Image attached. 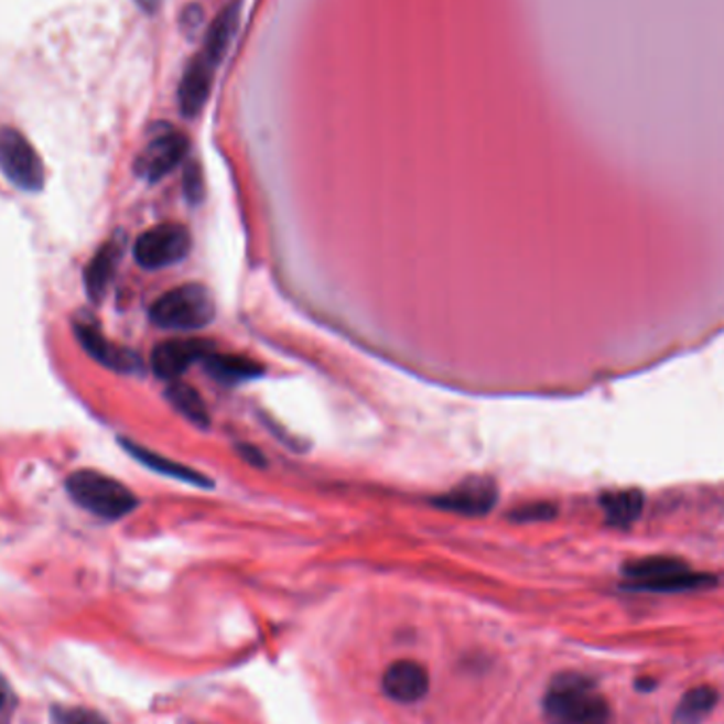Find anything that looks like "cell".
Instances as JSON below:
<instances>
[{
    "label": "cell",
    "instance_id": "7a4b0ae2",
    "mask_svg": "<svg viewBox=\"0 0 724 724\" xmlns=\"http://www.w3.org/2000/svg\"><path fill=\"white\" fill-rule=\"evenodd\" d=\"M623 576L627 581L623 590L638 593H687L716 585L712 574L695 572L682 560L663 555L625 563Z\"/></svg>",
    "mask_w": 724,
    "mask_h": 724
},
{
    "label": "cell",
    "instance_id": "d6986e66",
    "mask_svg": "<svg viewBox=\"0 0 724 724\" xmlns=\"http://www.w3.org/2000/svg\"><path fill=\"white\" fill-rule=\"evenodd\" d=\"M718 703V693L714 687H695L684 693L673 710V724H699Z\"/></svg>",
    "mask_w": 724,
    "mask_h": 724
},
{
    "label": "cell",
    "instance_id": "7402d4cb",
    "mask_svg": "<svg viewBox=\"0 0 724 724\" xmlns=\"http://www.w3.org/2000/svg\"><path fill=\"white\" fill-rule=\"evenodd\" d=\"M185 193L188 202H199L204 197V179L197 163H188L185 170Z\"/></svg>",
    "mask_w": 724,
    "mask_h": 724
},
{
    "label": "cell",
    "instance_id": "277c9868",
    "mask_svg": "<svg viewBox=\"0 0 724 724\" xmlns=\"http://www.w3.org/2000/svg\"><path fill=\"white\" fill-rule=\"evenodd\" d=\"M215 299L202 284H183L161 295L149 310L151 322L165 331H197L215 321Z\"/></svg>",
    "mask_w": 724,
    "mask_h": 724
},
{
    "label": "cell",
    "instance_id": "44dd1931",
    "mask_svg": "<svg viewBox=\"0 0 724 724\" xmlns=\"http://www.w3.org/2000/svg\"><path fill=\"white\" fill-rule=\"evenodd\" d=\"M555 512H558V509L549 503H532V505H523V507L512 510L510 519H515V521H544V519L555 517Z\"/></svg>",
    "mask_w": 724,
    "mask_h": 724
},
{
    "label": "cell",
    "instance_id": "d4e9b609",
    "mask_svg": "<svg viewBox=\"0 0 724 724\" xmlns=\"http://www.w3.org/2000/svg\"><path fill=\"white\" fill-rule=\"evenodd\" d=\"M652 687H655L652 680H640V682H638V689H642V691H648V689H652Z\"/></svg>",
    "mask_w": 724,
    "mask_h": 724
},
{
    "label": "cell",
    "instance_id": "52a82bcc",
    "mask_svg": "<svg viewBox=\"0 0 724 724\" xmlns=\"http://www.w3.org/2000/svg\"><path fill=\"white\" fill-rule=\"evenodd\" d=\"M187 151L188 138L181 132L155 136L136 158V174L149 183H158L187 158Z\"/></svg>",
    "mask_w": 724,
    "mask_h": 724
},
{
    "label": "cell",
    "instance_id": "e0dca14e",
    "mask_svg": "<svg viewBox=\"0 0 724 724\" xmlns=\"http://www.w3.org/2000/svg\"><path fill=\"white\" fill-rule=\"evenodd\" d=\"M606 521L615 528H629L644 509V496L636 489L610 491L599 498Z\"/></svg>",
    "mask_w": 724,
    "mask_h": 724
},
{
    "label": "cell",
    "instance_id": "6da1fadb",
    "mask_svg": "<svg viewBox=\"0 0 724 724\" xmlns=\"http://www.w3.org/2000/svg\"><path fill=\"white\" fill-rule=\"evenodd\" d=\"M544 718L551 724H610V703L590 676L558 673L542 699Z\"/></svg>",
    "mask_w": 724,
    "mask_h": 724
},
{
    "label": "cell",
    "instance_id": "9a60e30c",
    "mask_svg": "<svg viewBox=\"0 0 724 724\" xmlns=\"http://www.w3.org/2000/svg\"><path fill=\"white\" fill-rule=\"evenodd\" d=\"M202 365L208 376L225 386L250 381L263 374V367L259 363H255L246 356H238V354H220L215 349L202 360Z\"/></svg>",
    "mask_w": 724,
    "mask_h": 724
},
{
    "label": "cell",
    "instance_id": "ac0fdd59",
    "mask_svg": "<svg viewBox=\"0 0 724 724\" xmlns=\"http://www.w3.org/2000/svg\"><path fill=\"white\" fill-rule=\"evenodd\" d=\"M165 399L183 418H187L191 424H195L199 429L210 426L208 407H206V402L199 397V392L195 388H191L183 381H172L165 390Z\"/></svg>",
    "mask_w": 724,
    "mask_h": 724
},
{
    "label": "cell",
    "instance_id": "3957f363",
    "mask_svg": "<svg viewBox=\"0 0 724 724\" xmlns=\"http://www.w3.org/2000/svg\"><path fill=\"white\" fill-rule=\"evenodd\" d=\"M66 489L80 509L117 521L138 507V498L130 487L98 471H77L66 479Z\"/></svg>",
    "mask_w": 724,
    "mask_h": 724
},
{
    "label": "cell",
    "instance_id": "603a6c76",
    "mask_svg": "<svg viewBox=\"0 0 724 724\" xmlns=\"http://www.w3.org/2000/svg\"><path fill=\"white\" fill-rule=\"evenodd\" d=\"M15 712V693L9 682L0 676V724L11 723Z\"/></svg>",
    "mask_w": 724,
    "mask_h": 724
},
{
    "label": "cell",
    "instance_id": "30bf717a",
    "mask_svg": "<svg viewBox=\"0 0 724 724\" xmlns=\"http://www.w3.org/2000/svg\"><path fill=\"white\" fill-rule=\"evenodd\" d=\"M213 352L206 339H170L163 342L151 354V369L161 379L176 381L195 363H202Z\"/></svg>",
    "mask_w": 724,
    "mask_h": 724
},
{
    "label": "cell",
    "instance_id": "5bb4252c",
    "mask_svg": "<svg viewBox=\"0 0 724 724\" xmlns=\"http://www.w3.org/2000/svg\"><path fill=\"white\" fill-rule=\"evenodd\" d=\"M238 26H240V0H234L218 11V15L213 20V24L206 32V39H204L202 55L216 68L227 54L236 32H238Z\"/></svg>",
    "mask_w": 724,
    "mask_h": 724
},
{
    "label": "cell",
    "instance_id": "2e32d148",
    "mask_svg": "<svg viewBox=\"0 0 724 724\" xmlns=\"http://www.w3.org/2000/svg\"><path fill=\"white\" fill-rule=\"evenodd\" d=\"M119 443L123 445V450L130 454V456L136 457L140 464H144L147 468L160 473L163 477H172L176 482L191 483V485H199V487H210L213 483L208 482L202 473L188 468L185 464L181 462H174L170 457L160 456L142 445H138L134 441H128V439H119Z\"/></svg>",
    "mask_w": 724,
    "mask_h": 724
},
{
    "label": "cell",
    "instance_id": "8fae6325",
    "mask_svg": "<svg viewBox=\"0 0 724 724\" xmlns=\"http://www.w3.org/2000/svg\"><path fill=\"white\" fill-rule=\"evenodd\" d=\"M381 691L397 703H418L429 695V671L409 659L395 661L381 676Z\"/></svg>",
    "mask_w": 724,
    "mask_h": 724
},
{
    "label": "cell",
    "instance_id": "7c38bea8",
    "mask_svg": "<svg viewBox=\"0 0 724 724\" xmlns=\"http://www.w3.org/2000/svg\"><path fill=\"white\" fill-rule=\"evenodd\" d=\"M216 66L199 54L185 71L179 85V107L185 117H195L210 96Z\"/></svg>",
    "mask_w": 724,
    "mask_h": 724
},
{
    "label": "cell",
    "instance_id": "8992f818",
    "mask_svg": "<svg viewBox=\"0 0 724 724\" xmlns=\"http://www.w3.org/2000/svg\"><path fill=\"white\" fill-rule=\"evenodd\" d=\"M191 250V234L183 225H158L144 231L134 244V259L140 268L163 269L181 263Z\"/></svg>",
    "mask_w": 724,
    "mask_h": 724
},
{
    "label": "cell",
    "instance_id": "ba28073f",
    "mask_svg": "<svg viewBox=\"0 0 724 724\" xmlns=\"http://www.w3.org/2000/svg\"><path fill=\"white\" fill-rule=\"evenodd\" d=\"M75 335L79 339L80 348L85 349L102 367H108L119 374H140L142 371L140 356L132 349L110 344L96 322L89 321V318L75 321Z\"/></svg>",
    "mask_w": 724,
    "mask_h": 724
},
{
    "label": "cell",
    "instance_id": "5b68a950",
    "mask_svg": "<svg viewBox=\"0 0 724 724\" xmlns=\"http://www.w3.org/2000/svg\"><path fill=\"white\" fill-rule=\"evenodd\" d=\"M0 170L11 185L28 193L45 187V165L26 136L15 128H0Z\"/></svg>",
    "mask_w": 724,
    "mask_h": 724
},
{
    "label": "cell",
    "instance_id": "ffe728a7",
    "mask_svg": "<svg viewBox=\"0 0 724 724\" xmlns=\"http://www.w3.org/2000/svg\"><path fill=\"white\" fill-rule=\"evenodd\" d=\"M52 724H107V721L91 712V710H83V707H60L55 710L52 716Z\"/></svg>",
    "mask_w": 724,
    "mask_h": 724
},
{
    "label": "cell",
    "instance_id": "4fadbf2b",
    "mask_svg": "<svg viewBox=\"0 0 724 724\" xmlns=\"http://www.w3.org/2000/svg\"><path fill=\"white\" fill-rule=\"evenodd\" d=\"M123 255V238L115 236L112 240H108L89 261V266L85 268V291L91 301H100L105 293H107L108 284L112 282L115 269L119 266V259Z\"/></svg>",
    "mask_w": 724,
    "mask_h": 724
},
{
    "label": "cell",
    "instance_id": "cb8c5ba5",
    "mask_svg": "<svg viewBox=\"0 0 724 724\" xmlns=\"http://www.w3.org/2000/svg\"><path fill=\"white\" fill-rule=\"evenodd\" d=\"M136 2H138V4L144 9V11H149V13H151V11H155V9H158V4H160V0H136Z\"/></svg>",
    "mask_w": 724,
    "mask_h": 724
},
{
    "label": "cell",
    "instance_id": "9c48e42d",
    "mask_svg": "<svg viewBox=\"0 0 724 724\" xmlns=\"http://www.w3.org/2000/svg\"><path fill=\"white\" fill-rule=\"evenodd\" d=\"M498 500V487L491 479L485 477H471L457 483L450 491L434 498L439 509L466 515V517H482L494 509Z\"/></svg>",
    "mask_w": 724,
    "mask_h": 724
}]
</instances>
